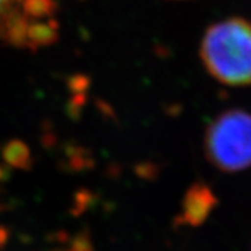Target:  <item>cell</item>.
<instances>
[{"label": "cell", "mask_w": 251, "mask_h": 251, "mask_svg": "<svg viewBox=\"0 0 251 251\" xmlns=\"http://www.w3.org/2000/svg\"><path fill=\"white\" fill-rule=\"evenodd\" d=\"M54 35L50 0H0V41L34 48L52 42Z\"/></svg>", "instance_id": "3957f363"}, {"label": "cell", "mask_w": 251, "mask_h": 251, "mask_svg": "<svg viewBox=\"0 0 251 251\" xmlns=\"http://www.w3.org/2000/svg\"><path fill=\"white\" fill-rule=\"evenodd\" d=\"M206 159L226 173L251 168V113L229 109L219 113L206 127L204 135Z\"/></svg>", "instance_id": "7a4b0ae2"}, {"label": "cell", "mask_w": 251, "mask_h": 251, "mask_svg": "<svg viewBox=\"0 0 251 251\" xmlns=\"http://www.w3.org/2000/svg\"><path fill=\"white\" fill-rule=\"evenodd\" d=\"M218 204V198L211 188L197 183L190 188L183 201V209L179 216L180 225L187 226H200L204 224L214 208Z\"/></svg>", "instance_id": "277c9868"}, {"label": "cell", "mask_w": 251, "mask_h": 251, "mask_svg": "<svg viewBox=\"0 0 251 251\" xmlns=\"http://www.w3.org/2000/svg\"><path fill=\"white\" fill-rule=\"evenodd\" d=\"M200 56L206 72L221 84L251 85V21L230 17L209 25Z\"/></svg>", "instance_id": "6da1fadb"}]
</instances>
